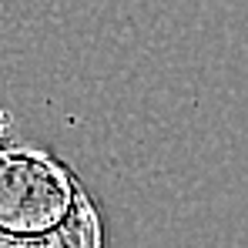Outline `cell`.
I'll use <instances>...</instances> for the list:
<instances>
[{
	"label": "cell",
	"instance_id": "obj_1",
	"mask_svg": "<svg viewBox=\"0 0 248 248\" xmlns=\"http://www.w3.org/2000/svg\"><path fill=\"white\" fill-rule=\"evenodd\" d=\"M0 248H97L81 185L44 151L0 155Z\"/></svg>",
	"mask_w": 248,
	"mask_h": 248
}]
</instances>
